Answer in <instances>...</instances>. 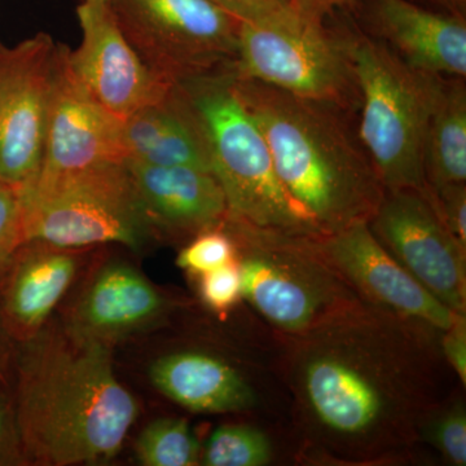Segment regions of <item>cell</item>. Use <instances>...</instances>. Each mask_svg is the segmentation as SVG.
Here are the masks:
<instances>
[{
    "instance_id": "1",
    "label": "cell",
    "mask_w": 466,
    "mask_h": 466,
    "mask_svg": "<svg viewBox=\"0 0 466 466\" xmlns=\"http://www.w3.org/2000/svg\"><path fill=\"white\" fill-rule=\"evenodd\" d=\"M441 333L361 306L323 327L278 339L299 455L333 465L410 461L419 428L452 392Z\"/></svg>"
},
{
    "instance_id": "2",
    "label": "cell",
    "mask_w": 466,
    "mask_h": 466,
    "mask_svg": "<svg viewBox=\"0 0 466 466\" xmlns=\"http://www.w3.org/2000/svg\"><path fill=\"white\" fill-rule=\"evenodd\" d=\"M23 345L14 404L24 459L32 464H97L115 458L139 416L116 380L112 345L66 325Z\"/></svg>"
},
{
    "instance_id": "3",
    "label": "cell",
    "mask_w": 466,
    "mask_h": 466,
    "mask_svg": "<svg viewBox=\"0 0 466 466\" xmlns=\"http://www.w3.org/2000/svg\"><path fill=\"white\" fill-rule=\"evenodd\" d=\"M233 87L266 137L285 191L320 235L372 219L386 189L341 109L235 75Z\"/></svg>"
},
{
    "instance_id": "4",
    "label": "cell",
    "mask_w": 466,
    "mask_h": 466,
    "mask_svg": "<svg viewBox=\"0 0 466 466\" xmlns=\"http://www.w3.org/2000/svg\"><path fill=\"white\" fill-rule=\"evenodd\" d=\"M177 86L201 126L228 217L289 235H320L279 179L266 137L233 87L232 69Z\"/></svg>"
},
{
    "instance_id": "5",
    "label": "cell",
    "mask_w": 466,
    "mask_h": 466,
    "mask_svg": "<svg viewBox=\"0 0 466 466\" xmlns=\"http://www.w3.org/2000/svg\"><path fill=\"white\" fill-rule=\"evenodd\" d=\"M361 108L359 140L386 191L428 188L425 147L434 76L408 66L359 25L337 30Z\"/></svg>"
},
{
    "instance_id": "6",
    "label": "cell",
    "mask_w": 466,
    "mask_h": 466,
    "mask_svg": "<svg viewBox=\"0 0 466 466\" xmlns=\"http://www.w3.org/2000/svg\"><path fill=\"white\" fill-rule=\"evenodd\" d=\"M236 247L242 299L276 339H290L366 305L309 247L308 236L259 228L227 216Z\"/></svg>"
},
{
    "instance_id": "7",
    "label": "cell",
    "mask_w": 466,
    "mask_h": 466,
    "mask_svg": "<svg viewBox=\"0 0 466 466\" xmlns=\"http://www.w3.org/2000/svg\"><path fill=\"white\" fill-rule=\"evenodd\" d=\"M232 73L342 112L359 104L339 33L296 2L241 18Z\"/></svg>"
},
{
    "instance_id": "8",
    "label": "cell",
    "mask_w": 466,
    "mask_h": 466,
    "mask_svg": "<svg viewBox=\"0 0 466 466\" xmlns=\"http://www.w3.org/2000/svg\"><path fill=\"white\" fill-rule=\"evenodd\" d=\"M18 195L25 241L63 248L121 244L140 249L152 238L125 162L35 177Z\"/></svg>"
},
{
    "instance_id": "9",
    "label": "cell",
    "mask_w": 466,
    "mask_h": 466,
    "mask_svg": "<svg viewBox=\"0 0 466 466\" xmlns=\"http://www.w3.org/2000/svg\"><path fill=\"white\" fill-rule=\"evenodd\" d=\"M119 29L162 82L231 69L240 20L213 0H109Z\"/></svg>"
},
{
    "instance_id": "10",
    "label": "cell",
    "mask_w": 466,
    "mask_h": 466,
    "mask_svg": "<svg viewBox=\"0 0 466 466\" xmlns=\"http://www.w3.org/2000/svg\"><path fill=\"white\" fill-rule=\"evenodd\" d=\"M56 48L46 33L0 41V182L17 191L41 171Z\"/></svg>"
},
{
    "instance_id": "11",
    "label": "cell",
    "mask_w": 466,
    "mask_h": 466,
    "mask_svg": "<svg viewBox=\"0 0 466 466\" xmlns=\"http://www.w3.org/2000/svg\"><path fill=\"white\" fill-rule=\"evenodd\" d=\"M368 226L417 283L466 315V248L444 225L426 189L386 191Z\"/></svg>"
},
{
    "instance_id": "12",
    "label": "cell",
    "mask_w": 466,
    "mask_h": 466,
    "mask_svg": "<svg viewBox=\"0 0 466 466\" xmlns=\"http://www.w3.org/2000/svg\"><path fill=\"white\" fill-rule=\"evenodd\" d=\"M312 250L364 302L407 323L441 333L460 314L417 283L380 244L367 222L329 235L308 236Z\"/></svg>"
},
{
    "instance_id": "13",
    "label": "cell",
    "mask_w": 466,
    "mask_h": 466,
    "mask_svg": "<svg viewBox=\"0 0 466 466\" xmlns=\"http://www.w3.org/2000/svg\"><path fill=\"white\" fill-rule=\"evenodd\" d=\"M76 15L82 42L67 50L70 69L110 115L125 121L170 94L174 86L153 75L125 38L109 0H81Z\"/></svg>"
},
{
    "instance_id": "14",
    "label": "cell",
    "mask_w": 466,
    "mask_h": 466,
    "mask_svg": "<svg viewBox=\"0 0 466 466\" xmlns=\"http://www.w3.org/2000/svg\"><path fill=\"white\" fill-rule=\"evenodd\" d=\"M66 45H57L47 131L36 177L76 173L106 162H124L121 119L103 108L76 79Z\"/></svg>"
},
{
    "instance_id": "15",
    "label": "cell",
    "mask_w": 466,
    "mask_h": 466,
    "mask_svg": "<svg viewBox=\"0 0 466 466\" xmlns=\"http://www.w3.org/2000/svg\"><path fill=\"white\" fill-rule=\"evenodd\" d=\"M361 29L425 75L466 76L465 16L417 0H357Z\"/></svg>"
},
{
    "instance_id": "16",
    "label": "cell",
    "mask_w": 466,
    "mask_h": 466,
    "mask_svg": "<svg viewBox=\"0 0 466 466\" xmlns=\"http://www.w3.org/2000/svg\"><path fill=\"white\" fill-rule=\"evenodd\" d=\"M124 162L152 238L188 242L225 223V192L211 171Z\"/></svg>"
},
{
    "instance_id": "17",
    "label": "cell",
    "mask_w": 466,
    "mask_h": 466,
    "mask_svg": "<svg viewBox=\"0 0 466 466\" xmlns=\"http://www.w3.org/2000/svg\"><path fill=\"white\" fill-rule=\"evenodd\" d=\"M92 249L42 241H25L18 248L0 283V325L11 341L25 343L45 329Z\"/></svg>"
},
{
    "instance_id": "18",
    "label": "cell",
    "mask_w": 466,
    "mask_h": 466,
    "mask_svg": "<svg viewBox=\"0 0 466 466\" xmlns=\"http://www.w3.org/2000/svg\"><path fill=\"white\" fill-rule=\"evenodd\" d=\"M175 303L134 266L110 260L92 268L67 311L73 332L115 346L118 339L158 324Z\"/></svg>"
},
{
    "instance_id": "19",
    "label": "cell",
    "mask_w": 466,
    "mask_h": 466,
    "mask_svg": "<svg viewBox=\"0 0 466 466\" xmlns=\"http://www.w3.org/2000/svg\"><path fill=\"white\" fill-rule=\"evenodd\" d=\"M159 392L191 412L247 413L267 401V380L247 364L200 349L158 358L149 370Z\"/></svg>"
},
{
    "instance_id": "20",
    "label": "cell",
    "mask_w": 466,
    "mask_h": 466,
    "mask_svg": "<svg viewBox=\"0 0 466 466\" xmlns=\"http://www.w3.org/2000/svg\"><path fill=\"white\" fill-rule=\"evenodd\" d=\"M125 159L153 167H191L211 171L207 140L198 116L174 86L164 100L122 122Z\"/></svg>"
},
{
    "instance_id": "21",
    "label": "cell",
    "mask_w": 466,
    "mask_h": 466,
    "mask_svg": "<svg viewBox=\"0 0 466 466\" xmlns=\"http://www.w3.org/2000/svg\"><path fill=\"white\" fill-rule=\"evenodd\" d=\"M465 78L434 76L425 147L426 183L431 188L466 183Z\"/></svg>"
},
{
    "instance_id": "22",
    "label": "cell",
    "mask_w": 466,
    "mask_h": 466,
    "mask_svg": "<svg viewBox=\"0 0 466 466\" xmlns=\"http://www.w3.org/2000/svg\"><path fill=\"white\" fill-rule=\"evenodd\" d=\"M135 453L146 466H195L201 464V447L184 419L162 417L144 428Z\"/></svg>"
},
{
    "instance_id": "23",
    "label": "cell",
    "mask_w": 466,
    "mask_h": 466,
    "mask_svg": "<svg viewBox=\"0 0 466 466\" xmlns=\"http://www.w3.org/2000/svg\"><path fill=\"white\" fill-rule=\"evenodd\" d=\"M275 444L258 426L229 424L211 433L201 464L207 466H266L275 460Z\"/></svg>"
},
{
    "instance_id": "24",
    "label": "cell",
    "mask_w": 466,
    "mask_h": 466,
    "mask_svg": "<svg viewBox=\"0 0 466 466\" xmlns=\"http://www.w3.org/2000/svg\"><path fill=\"white\" fill-rule=\"evenodd\" d=\"M420 443H428L449 465H466V407L460 392H451L429 410L419 428Z\"/></svg>"
},
{
    "instance_id": "25",
    "label": "cell",
    "mask_w": 466,
    "mask_h": 466,
    "mask_svg": "<svg viewBox=\"0 0 466 466\" xmlns=\"http://www.w3.org/2000/svg\"><path fill=\"white\" fill-rule=\"evenodd\" d=\"M235 258V242L222 225L198 233L187 242L177 256V265L188 274L198 276Z\"/></svg>"
},
{
    "instance_id": "26",
    "label": "cell",
    "mask_w": 466,
    "mask_h": 466,
    "mask_svg": "<svg viewBox=\"0 0 466 466\" xmlns=\"http://www.w3.org/2000/svg\"><path fill=\"white\" fill-rule=\"evenodd\" d=\"M198 293L205 306L225 317L242 299V281L238 259L198 275Z\"/></svg>"
},
{
    "instance_id": "27",
    "label": "cell",
    "mask_w": 466,
    "mask_h": 466,
    "mask_svg": "<svg viewBox=\"0 0 466 466\" xmlns=\"http://www.w3.org/2000/svg\"><path fill=\"white\" fill-rule=\"evenodd\" d=\"M24 242L20 195L17 189L0 182V283Z\"/></svg>"
},
{
    "instance_id": "28",
    "label": "cell",
    "mask_w": 466,
    "mask_h": 466,
    "mask_svg": "<svg viewBox=\"0 0 466 466\" xmlns=\"http://www.w3.org/2000/svg\"><path fill=\"white\" fill-rule=\"evenodd\" d=\"M431 204L438 211L444 225L466 248V183L426 188Z\"/></svg>"
},
{
    "instance_id": "29",
    "label": "cell",
    "mask_w": 466,
    "mask_h": 466,
    "mask_svg": "<svg viewBox=\"0 0 466 466\" xmlns=\"http://www.w3.org/2000/svg\"><path fill=\"white\" fill-rule=\"evenodd\" d=\"M24 461L14 400L0 390V465L23 464Z\"/></svg>"
},
{
    "instance_id": "30",
    "label": "cell",
    "mask_w": 466,
    "mask_h": 466,
    "mask_svg": "<svg viewBox=\"0 0 466 466\" xmlns=\"http://www.w3.org/2000/svg\"><path fill=\"white\" fill-rule=\"evenodd\" d=\"M441 354L459 381L466 383V315H459L449 329L441 332Z\"/></svg>"
},
{
    "instance_id": "31",
    "label": "cell",
    "mask_w": 466,
    "mask_h": 466,
    "mask_svg": "<svg viewBox=\"0 0 466 466\" xmlns=\"http://www.w3.org/2000/svg\"><path fill=\"white\" fill-rule=\"evenodd\" d=\"M213 2L241 20V18L258 16L272 9L290 5L296 0H213Z\"/></svg>"
},
{
    "instance_id": "32",
    "label": "cell",
    "mask_w": 466,
    "mask_h": 466,
    "mask_svg": "<svg viewBox=\"0 0 466 466\" xmlns=\"http://www.w3.org/2000/svg\"><path fill=\"white\" fill-rule=\"evenodd\" d=\"M355 2L357 0H296L300 7L324 20L334 16L337 12L351 11Z\"/></svg>"
},
{
    "instance_id": "33",
    "label": "cell",
    "mask_w": 466,
    "mask_h": 466,
    "mask_svg": "<svg viewBox=\"0 0 466 466\" xmlns=\"http://www.w3.org/2000/svg\"><path fill=\"white\" fill-rule=\"evenodd\" d=\"M417 2L424 3L429 7L460 15V16H465L466 14V0H417Z\"/></svg>"
},
{
    "instance_id": "34",
    "label": "cell",
    "mask_w": 466,
    "mask_h": 466,
    "mask_svg": "<svg viewBox=\"0 0 466 466\" xmlns=\"http://www.w3.org/2000/svg\"><path fill=\"white\" fill-rule=\"evenodd\" d=\"M9 341H11V339L0 325V385L5 381V377H7L9 359H11Z\"/></svg>"
}]
</instances>
